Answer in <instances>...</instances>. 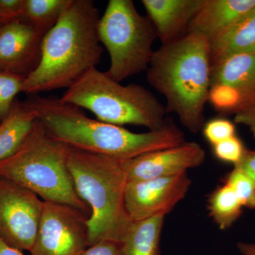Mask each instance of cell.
Segmentation results:
<instances>
[{
    "mask_svg": "<svg viewBox=\"0 0 255 255\" xmlns=\"http://www.w3.org/2000/svg\"><path fill=\"white\" fill-rule=\"evenodd\" d=\"M43 35L23 21L0 28V71L27 77L41 59Z\"/></svg>",
    "mask_w": 255,
    "mask_h": 255,
    "instance_id": "13",
    "label": "cell"
},
{
    "mask_svg": "<svg viewBox=\"0 0 255 255\" xmlns=\"http://www.w3.org/2000/svg\"><path fill=\"white\" fill-rule=\"evenodd\" d=\"M164 216L133 221L120 243L122 255H159Z\"/></svg>",
    "mask_w": 255,
    "mask_h": 255,
    "instance_id": "18",
    "label": "cell"
},
{
    "mask_svg": "<svg viewBox=\"0 0 255 255\" xmlns=\"http://www.w3.org/2000/svg\"><path fill=\"white\" fill-rule=\"evenodd\" d=\"M60 100L90 111L100 122L121 127L140 126L157 130L167 119L165 105L145 87L122 85L97 68L67 89Z\"/></svg>",
    "mask_w": 255,
    "mask_h": 255,
    "instance_id": "6",
    "label": "cell"
},
{
    "mask_svg": "<svg viewBox=\"0 0 255 255\" xmlns=\"http://www.w3.org/2000/svg\"><path fill=\"white\" fill-rule=\"evenodd\" d=\"M43 202L33 191L0 177V238L19 251H31Z\"/></svg>",
    "mask_w": 255,
    "mask_h": 255,
    "instance_id": "9",
    "label": "cell"
},
{
    "mask_svg": "<svg viewBox=\"0 0 255 255\" xmlns=\"http://www.w3.org/2000/svg\"><path fill=\"white\" fill-rule=\"evenodd\" d=\"M37 120L36 114L24 102L15 100L9 115L0 122V162L17 150Z\"/></svg>",
    "mask_w": 255,
    "mask_h": 255,
    "instance_id": "17",
    "label": "cell"
},
{
    "mask_svg": "<svg viewBox=\"0 0 255 255\" xmlns=\"http://www.w3.org/2000/svg\"><path fill=\"white\" fill-rule=\"evenodd\" d=\"M238 248L243 255H255V243H238Z\"/></svg>",
    "mask_w": 255,
    "mask_h": 255,
    "instance_id": "30",
    "label": "cell"
},
{
    "mask_svg": "<svg viewBox=\"0 0 255 255\" xmlns=\"http://www.w3.org/2000/svg\"><path fill=\"white\" fill-rule=\"evenodd\" d=\"M68 166L77 194L90 209V246L104 241L120 244L133 222L126 209L123 160L70 147Z\"/></svg>",
    "mask_w": 255,
    "mask_h": 255,
    "instance_id": "4",
    "label": "cell"
},
{
    "mask_svg": "<svg viewBox=\"0 0 255 255\" xmlns=\"http://www.w3.org/2000/svg\"><path fill=\"white\" fill-rule=\"evenodd\" d=\"M98 36L110 54L106 73L121 82L147 70L153 55L155 28L132 0H110L98 24Z\"/></svg>",
    "mask_w": 255,
    "mask_h": 255,
    "instance_id": "7",
    "label": "cell"
},
{
    "mask_svg": "<svg viewBox=\"0 0 255 255\" xmlns=\"http://www.w3.org/2000/svg\"><path fill=\"white\" fill-rule=\"evenodd\" d=\"M191 180L187 173L128 182L126 209L132 221L165 216L182 201Z\"/></svg>",
    "mask_w": 255,
    "mask_h": 255,
    "instance_id": "11",
    "label": "cell"
},
{
    "mask_svg": "<svg viewBox=\"0 0 255 255\" xmlns=\"http://www.w3.org/2000/svg\"><path fill=\"white\" fill-rule=\"evenodd\" d=\"M72 0H23L21 21L43 36L60 19Z\"/></svg>",
    "mask_w": 255,
    "mask_h": 255,
    "instance_id": "19",
    "label": "cell"
},
{
    "mask_svg": "<svg viewBox=\"0 0 255 255\" xmlns=\"http://www.w3.org/2000/svg\"><path fill=\"white\" fill-rule=\"evenodd\" d=\"M3 26H4V25L1 24V23H0V28L2 27Z\"/></svg>",
    "mask_w": 255,
    "mask_h": 255,
    "instance_id": "31",
    "label": "cell"
},
{
    "mask_svg": "<svg viewBox=\"0 0 255 255\" xmlns=\"http://www.w3.org/2000/svg\"><path fill=\"white\" fill-rule=\"evenodd\" d=\"M26 77L0 71V122L9 115L15 97L23 92Z\"/></svg>",
    "mask_w": 255,
    "mask_h": 255,
    "instance_id": "21",
    "label": "cell"
},
{
    "mask_svg": "<svg viewBox=\"0 0 255 255\" xmlns=\"http://www.w3.org/2000/svg\"><path fill=\"white\" fill-rule=\"evenodd\" d=\"M80 255H122V253L119 243L104 241L89 246Z\"/></svg>",
    "mask_w": 255,
    "mask_h": 255,
    "instance_id": "26",
    "label": "cell"
},
{
    "mask_svg": "<svg viewBox=\"0 0 255 255\" xmlns=\"http://www.w3.org/2000/svg\"><path fill=\"white\" fill-rule=\"evenodd\" d=\"M22 10L23 0H0V23L21 21Z\"/></svg>",
    "mask_w": 255,
    "mask_h": 255,
    "instance_id": "25",
    "label": "cell"
},
{
    "mask_svg": "<svg viewBox=\"0 0 255 255\" xmlns=\"http://www.w3.org/2000/svg\"><path fill=\"white\" fill-rule=\"evenodd\" d=\"M0 255H24L22 251L10 246L0 238Z\"/></svg>",
    "mask_w": 255,
    "mask_h": 255,
    "instance_id": "29",
    "label": "cell"
},
{
    "mask_svg": "<svg viewBox=\"0 0 255 255\" xmlns=\"http://www.w3.org/2000/svg\"><path fill=\"white\" fill-rule=\"evenodd\" d=\"M213 148L214 155L218 159L233 165L241 160L247 150L241 139L236 135L213 146Z\"/></svg>",
    "mask_w": 255,
    "mask_h": 255,
    "instance_id": "24",
    "label": "cell"
},
{
    "mask_svg": "<svg viewBox=\"0 0 255 255\" xmlns=\"http://www.w3.org/2000/svg\"><path fill=\"white\" fill-rule=\"evenodd\" d=\"M255 9V0H204L189 33L212 41Z\"/></svg>",
    "mask_w": 255,
    "mask_h": 255,
    "instance_id": "15",
    "label": "cell"
},
{
    "mask_svg": "<svg viewBox=\"0 0 255 255\" xmlns=\"http://www.w3.org/2000/svg\"><path fill=\"white\" fill-rule=\"evenodd\" d=\"M24 103L48 135L77 150L127 160L186 142L184 132L169 119L157 130L134 132L89 118L81 108L60 98L36 95Z\"/></svg>",
    "mask_w": 255,
    "mask_h": 255,
    "instance_id": "1",
    "label": "cell"
},
{
    "mask_svg": "<svg viewBox=\"0 0 255 255\" xmlns=\"http://www.w3.org/2000/svg\"><path fill=\"white\" fill-rule=\"evenodd\" d=\"M226 183L232 188L243 207L255 209V184L246 174L234 167Z\"/></svg>",
    "mask_w": 255,
    "mask_h": 255,
    "instance_id": "22",
    "label": "cell"
},
{
    "mask_svg": "<svg viewBox=\"0 0 255 255\" xmlns=\"http://www.w3.org/2000/svg\"><path fill=\"white\" fill-rule=\"evenodd\" d=\"M70 147L48 135L37 120L17 150L0 162V177L29 189L43 201L73 206L90 215L69 172Z\"/></svg>",
    "mask_w": 255,
    "mask_h": 255,
    "instance_id": "5",
    "label": "cell"
},
{
    "mask_svg": "<svg viewBox=\"0 0 255 255\" xmlns=\"http://www.w3.org/2000/svg\"><path fill=\"white\" fill-rule=\"evenodd\" d=\"M203 132L206 140L214 146L236 135V127L228 119L216 118L204 124Z\"/></svg>",
    "mask_w": 255,
    "mask_h": 255,
    "instance_id": "23",
    "label": "cell"
},
{
    "mask_svg": "<svg viewBox=\"0 0 255 255\" xmlns=\"http://www.w3.org/2000/svg\"><path fill=\"white\" fill-rule=\"evenodd\" d=\"M100 17L92 0H72L54 27L45 35L41 59L23 82L31 95L70 88L92 68L103 53L98 36Z\"/></svg>",
    "mask_w": 255,
    "mask_h": 255,
    "instance_id": "2",
    "label": "cell"
},
{
    "mask_svg": "<svg viewBox=\"0 0 255 255\" xmlns=\"http://www.w3.org/2000/svg\"><path fill=\"white\" fill-rule=\"evenodd\" d=\"M204 0H142L147 16L162 45L187 35L189 26Z\"/></svg>",
    "mask_w": 255,
    "mask_h": 255,
    "instance_id": "14",
    "label": "cell"
},
{
    "mask_svg": "<svg viewBox=\"0 0 255 255\" xmlns=\"http://www.w3.org/2000/svg\"><path fill=\"white\" fill-rule=\"evenodd\" d=\"M255 100V53L211 65L209 102L221 114H236Z\"/></svg>",
    "mask_w": 255,
    "mask_h": 255,
    "instance_id": "10",
    "label": "cell"
},
{
    "mask_svg": "<svg viewBox=\"0 0 255 255\" xmlns=\"http://www.w3.org/2000/svg\"><path fill=\"white\" fill-rule=\"evenodd\" d=\"M88 214L73 206L43 202L32 255H80L90 246Z\"/></svg>",
    "mask_w": 255,
    "mask_h": 255,
    "instance_id": "8",
    "label": "cell"
},
{
    "mask_svg": "<svg viewBox=\"0 0 255 255\" xmlns=\"http://www.w3.org/2000/svg\"><path fill=\"white\" fill-rule=\"evenodd\" d=\"M234 167L241 169L255 184V150H246L243 158Z\"/></svg>",
    "mask_w": 255,
    "mask_h": 255,
    "instance_id": "28",
    "label": "cell"
},
{
    "mask_svg": "<svg viewBox=\"0 0 255 255\" xmlns=\"http://www.w3.org/2000/svg\"><path fill=\"white\" fill-rule=\"evenodd\" d=\"M211 65L233 55L255 53V9L209 42Z\"/></svg>",
    "mask_w": 255,
    "mask_h": 255,
    "instance_id": "16",
    "label": "cell"
},
{
    "mask_svg": "<svg viewBox=\"0 0 255 255\" xmlns=\"http://www.w3.org/2000/svg\"><path fill=\"white\" fill-rule=\"evenodd\" d=\"M205 158V150L199 143L186 141L123 160V165L128 182H130L187 173L188 169L204 163Z\"/></svg>",
    "mask_w": 255,
    "mask_h": 255,
    "instance_id": "12",
    "label": "cell"
},
{
    "mask_svg": "<svg viewBox=\"0 0 255 255\" xmlns=\"http://www.w3.org/2000/svg\"><path fill=\"white\" fill-rule=\"evenodd\" d=\"M235 122L248 127L255 137V100L244 110L235 114Z\"/></svg>",
    "mask_w": 255,
    "mask_h": 255,
    "instance_id": "27",
    "label": "cell"
},
{
    "mask_svg": "<svg viewBox=\"0 0 255 255\" xmlns=\"http://www.w3.org/2000/svg\"><path fill=\"white\" fill-rule=\"evenodd\" d=\"M208 209L220 229L226 230L239 219L243 206L232 188L225 183L210 196Z\"/></svg>",
    "mask_w": 255,
    "mask_h": 255,
    "instance_id": "20",
    "label": "cell"
},
{
    "mask_svg": "<svg viewBox=\"0 0 255 255\" xmlns=\"http://www.w3.org/2000/svg\"><path fill=\"white\" fill-rule=\"evenodd\" d=\"M147 70V82L165 98L167 113L175 114L192 133L203 128L211 80L209 41L189 33L162 45L154 51Z\"/></svg>",
    "mask_w": 255,
    "mask_h": 255,
    "instance_id": "3",
    "label": "cell"
}]
</instances>
